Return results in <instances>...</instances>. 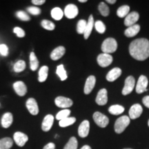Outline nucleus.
<instances>
[{
	"instance_id": "18",
	"label": "nucleus",
	"mask_w": 149,
	"mask_h": 149,
	"mask_svg": "<svg viewBox=\"0 0 149 149\" xmlns=\"http://www.w3.org/2000/svg\"><path fill=\"white\" fill-rule=\"evenodd\" d=\"M54 122V117L52 115H47L43 120L42 129L43 131L48 132L51 129Z\"/></svg>"
},
{
	"instance_id": "19",
	"label": "nucleus",
	"mask_w": 149,
	"mask_h": 149,
	"mask_svg": "<svg viewBox=\"0 0 149 149\" xmlns=\"http://www.w3.org/2000/svg\"><path fill=\"white\" fill-rule=\"evenodd\" d=\"M66 53V49L64 46H58L52 51L51 53V58L53 60H58L64 56Z\"/></svg>"
},
{
	"instance_id": "29",
	"label": "nucleus",
	"mask_w": 149,
	"mask_h": 149,
	"mask_svg": "<svg viewBox=\"0 0 149 149\" xmlns=\"http://www.w3.org/2000/svg\"><path fill=\"white\" fill-rule=\"evenodd\" d=\"M56 73H57L58 77L60 78L61 81H64L67 79V73L66 70H65L64 65L60 64L57 67V70H56Z\"/></svg>"
},
{
	"instance_id": "12",
	"label": "nucleus",
	"mask_w": 149,
	"mask_h": 149,
	"mask_svg": "<svg viewBox=\"0 0 149 149\" xmlns=\"http://www.w3.org/2000/svg\"><path fill=\"white\" fill-rule=\"evenodd\" d=\"M26 107L31 115H37L39 113V107L34 98H29L26 101Z\"/></svg>"
},
{
	"instance_id": "16",
	"label": "nucleus",
	"mask_w": 149,
	"mask_h": 149,
	"mask_svg": "<svg viewBox=\"0 0 149 149\" xmlns=\"http://www.w3.org/2000/svg\"><path fill=\"white\" fill-rule=\"evenodd\" d=\"M96 82V78L95 76L91 75L87 78L86 81L85 86H84V93L86 95H88L91 93V91H93V89L94 88Z\"/></svg>"
},
{
	"instance_id": "6",
	"label": "nucleus",
	"mask_w": 149,
	"mask_h": 149,
	"mask_svg": "<svg viewBox=\"0 0 149 149\" xmlns=\"http://www.w3.org/2000/svg\"><path fill=\"white\" fill-rule=\"evenodd\" d=\"M97 63L101 67L105 68L110 66L113 62V57L110 55V54L107 53H102L98 55L97 59Z\"/></svg>"
},
{
	"instance_id": "20",
	"label": "nucleus",
	"mask_w": 149,
	"mask_h": 149,
	"mask_svg": "<svg viewBox=\"0 0 149 149\" xmlns=\"http://www.w3.org/2000/svg\"><path fill=\"white\" fill-rule=\"evenodd\" d=\"M121 74H122V70L120 68H114L108 72L106 78L109 81H114L120 77Z\"/></svg>"
},
{
	"instance_id": "17",
	"label": "nucleus",
	"mask_w": 149,
	"mask_h": 149,
	"mask_svg": "<svg viewBox=\"0 0 149 149\" xmlns=\"http://www.w3.org/2000/svg\"><path fill=\"white\" fill-rule=\"evenodd\" d=\"M14 90L19 96H24L27 93L26 86L25 85L23 81H18L14 83L13 84Z\"/></svg>"
},
{
	"instance_id": "30",
	"label": "nucleus",
	"mask_w": 149,
	"mask_h": 149,
	"mask_svg": "<svg viewBox=\"0 0 149 149\" xmlns=\"http://www.w3.org/2000/svg\"><path fill=\"white\" fill-rule=\"evenodd\" d=\"M64 13L60 8H54L51 10V16L55 20H60L63 17Z\"/></svg>"
},
{
	"instance_id": "13",
	"label": "nucleus",
	"mask_w": 149,
	"mask_h": 149,
	"mask_svg": "<svg viewBox=\"0 0 149 149\" xmlns=\"http://www.w3.org/2000/svg\"><path fill=\"white\" fill-rule=\"evenodd\" d=\"M139 18V15L137 12H132L128 15L124 19V25L129 27L135 25L136 22L138 21Z\"/></svg>"
},
{
	"instance_id": "26",
	"label": "nucleus",
	"mask_w": 149,
	"mask_h": 149,
	"mask_svg": "<svg viewBox=\"0 0 149 149\" xmlns=\"http://www.w3.org/2000/svg\"><path fill=\"white\" fill-rule=\"evenodd\" d=\"M48 67L46 66H42L39 71V77L38 80L40 82H44L45 81L48 77Z\"/></svg>"
},
{
	"instance_id": "5",
	"label": "nucleus",
	"mask_w": 149,
	"mask_h": 149,
	"mask_svg": "<svg viewBox=\"0 0 149 149\" xmlns=\"http://www.w3.org/2000/svg\"><path fill=\"white\" fill-rule=\"evenodd\" d=\"M135 84V79L133 76H128L125 80V84L124 86L122 89V94L124 95H127L131 93L133 91Z\"/></svg>"
},
{
	"instance_id": "28",
	"label": "nucleus",
	"mask_w": 149,
	"mask_h": 149,
	"mask_svg": "<svg viewBox=\"0 0 149 149\" xmlns=\"http://www.w3.org/2000/svg\"><path fill=\"white\" fill-rule=\"evenodd\" d=\"M130 11V7L127 5L122 6L117 9V16L120 17H126V16L129 14Z\"/></svg>"
},
{
	"instance_id": "34",
	"label": "nucleus",
	"mask_w": 149,
	"mask_h": 149,
	"mask_svg": "<svg viewBox=\"0 0 149 149\" xmlns=\"http://www.w3.org/2000/svg\"><path fill=\"white\" fill-rule=\"evenodd\" d=\"M26 68V63L23 60H19L14 65V71L16 72H21Z\"/></svg>"
},
{
	"instance_id": "10",
	"label": "nucleus",
	"mask_w": 149,
	"mask_h": 149,
	"mask_svg": "<svg viewBox=\"0 0 149 149\" xmlns=\"http://www.w3.org/2000/svg\"><path fill=\"white\" fill-rule=\"evenodd\" d=\"M13 138L16 144L20 147L24 146L26 144V143L27 142L28 140H29L28 136L26 134L22 133V132H16L14 134Z\"/></svg>"
},
{
	"instance_id": "22",
	"label": "nucleus",
	"mask_w": 149,
	"mask_h": 149,
	"mask_svg": "<svg viewBox=\"0 0 149 149\" xmlns=\"http://www.w3.org/2000/svg\"><path fill=\"white\" fill-rule=\"evenodd\" d=\"M139 31H140V26H139V25H138V24H135V25L128 27L125 30L124 35L127 37H133L135 36L136 35L138 34Z\"/></svg>"
},
{
	"instance_id": "38",
	"label": "nucleus",
	"mask_w": 149,
	"mask_h": 149,
	"mask_svg": "<svg viewBox=\"0 0 149 149\" xmlns=\"http://www.w3.org/2000/svg\"><path fill=\"white\" fill-rule=\"evenodd\" d=\"M95 27L96 31L101 34H103L106 31V26L102 21H97L95 23Z\"/></svg>"
},
{
	"instance_id": "37",
	"label": "nucleus",
	"mask_w": 149,
	"mask_h": 149,
	"mask_svg": "<svg viewBox=\"0 0 149 149\" xmlns=\"http://www.w3.org/2000/svg\"><path fill=\"white\" fill-rule=\"evenodd\" d=\"M41 25L45 29L48 31H53V30L55 29V26L53 22L49 21V20H46V19H44L42 20V22H41Z\"/></svg>"
},
{
	"instance_id": "27",
	"label": "nucleus",
	"mask_w": 149,
	"mask_h": 149,
	"mask_svg": "<svg viewBox=\"0 0 149 149\" xmlns=\"http://www.w3.org/2000/svg\"><path fill=\"white\" fill-rule=\"evenodd\" d=\"M109 111L112 115H118L124 111V108L120 105H113L109 107Z\"/></svg>"
},
{
	"instance_id": "41",
	"label": "nucleus",
	"mask_w": 149,
	"mask_h": 149,
	"mask_svg": "<svg viewBox=\"0 0 149 149\" xmlns=\"http://www.w3.org/2000/svg\"><path fill=\"white\" fill-rule=\"evenodd\" d=\"M13 32L14 33H15V34L17 35L18 37H20V38H22V37H24L25 36V32H24V31L19 27L15 28L13 30Z\"/></svg>"
},
{
	"instance_id": "15",
	"label": "nucleus",
	"mask_w": 149,
	"mask_h": 149,
	"mask_svg": "<svg viewBox=\"0 0 149 149\" xmlns=\"http://www.w3.org/2000/svg\"><path fill=\"white\" fill-rule=\"evenodd\" d=\"M89 130H90V123L88 120L83 121L78 128V134L79 137H87L89 134Z\"/></svg>"
},
{
	"instance_id": "9",
	"label": "nucleus",
	"mask_w": 149,
	"mask_h": 149,
	"mask_svg": "<svg viewBox=\"0 0 149 149\" xmlns=\"http://www.w3.org/2000/svg\"><path fill=\"white\" fill-rule=\"evenodd\" d=\"M143 112V109L141 106L139 104H135L130 107L129 110V117L132 120H135L140 117Z\"/></svg>"
},
{
	"instance_id": "3",
	"label": "nucleus",
	"mask_w": 149,
	"mask_h": 149,
	"mask_svg": "<svg viewBox=\"0 0 149 149\" xmlns=\"http://www.w3.org/2000/svg\"><path fill=\"white\" fill-rule=\"evenodd\" d=\"M130 122V119L129 117L124 116L120 117L116 120L115 123V133L120 134L124 131V130L127 128V126L129 125Z\"/></svg>"
},
{
	"instance_id": "8",
	"label": "nucleus",
	"mask_w": 149,
	"mask_h": 149,
	"mask_svg": "<svg viewBox=\"0 0 149 149\" xmlns=\"http://www.w3.org/2000/svg\"><path fill=\"white\" fill-rule=\"evenodd\" d=\"M55 103L56 106L59 108H69L73 104L70 99L63 96L57 97L55 100Z\"/></svg>"
},
{
	"instance_id": "48",
	"label": "nucleus",
	"mask_w": 149,
	"mask_h": 149,
	"mask_svg": "<svg viewBox=\"0 0 149 149\" xmlns=\"http://www.w3.org/2000/svg\"><path fill=\"white\" fill-rule=\"evenodd\" d=\"M79 2H81V3H84V2H86V0H79Z\"/></svg>"
},
{
	"instance_id": "31",
	"label": "nucleus",
	"mask_w": 149,
	"mask_h": 149,
	"mask_svg": "<svg viewBox=\"0 0 149 149\" xmlns=\"http://www.w3.org/2000/svg\"><path fill=\"white\" fill-rule=\"evenodd\" d=\"M76 122L75 117H67L66 119L59 121V125L61 127H67V126H69L72 124H73L74 122Z\"/></svg>"
},
{
	"instance_id": "44",
	"label": "nucleus",
	"mask_w": 149,
	"mask_h": 149,
	"mask_svg": "<svg viewBox=\"0 0 149 149\" xmlns=\"http://www.w3.org/2000/svg\"><path fill=\"white\" fill-rule=\"evenodd\" d=\"M43 149H55V144L54 143L50 142L46 144Z\"/></svg>"
},
{
	"instance_id": "11",
	"label": "nucleus",
	"mask_w": 149,
	"mask_h": 149,
	"mask_svg": "<svg viewBox=\"0 0 149 149\" xmlns=\"http://www.w3.org/2000/svg\"><path fill=\"white\" fill-rule=\"evenodd\" d=\"M78 13V8L74 4L67 5L64 9V15L68 19H73L77 17Z\"/></svg>"
},
{
	"instance_id": "24",
	"label": "nucleus",
	"mask_w": 149,
	"mask_h": 149,
	"mask_svg": "<svg viewBox=\"0 0 149 149\" xmlns=\"http://www.w3.org/2000/svg\"><path fill=\"white\" fill-rule=\"evenodd\" d=\"M13 145V141L10 137L0 139V149H10Z\"/></svg>"
},
{
	"instance_id": "42",
	"label": "nucleus",
	"mask_w": 149,
	"mask_h": 149,
	"mask_svg": "<svg viewBox=\"0 0 149 149\" xmlns=\"http://www.w3.org/2000/svg\"><path fill=\"white\" fill-rule=\"evenodd\" d=\"M0 54L3 56H7L8 54V48L6 44H0Z\"/></svg>"
},
{
	"instance_id": "14",
	"label": "nucleus",
	"mask_w": 149,
	"mask_h": 149,
	"mask_svg": "<svg viewBox=\"0 0 149 149\" xmlns=\"http://www.w3.org/2000/svg\"><path fill=\"white\" fill-rule=\"evenodd\" d=\"M96 103L100 106H104L107 104L108 102V93L107 89L102 88L99 91L95 100Z\"/></svg>"
},
{
	"instance_id": "46",
	"label": "nucleus",
	"mask_w": 149,
	"mask_h": 149,
	"mask_svg": "<svg viewBox=\"0 0 149 149\" xmlns=\"http://www.w3.org/2000/svg\"><path fill=\"white\" fill-rule=\"evenodd\" d=\"M107 2L111 3V4H113V3L116 2V1H115V0H107Z\"/></svg>"
},
{
	"instance_id": "49",
	"label": "nucleus",
	"mask_w": 149,
	"mask_h": 149,
	"mask_svg": "<svg viewBox=\"0 0 149 149\" xmlns=\"http://www.w3.org/2000/svg\"><path fill=\"white\" fill-rule=\"evenodd\" d=\"M148 127H149V120H148Z\"/></svg>"
},
{
	"instance_id": "2",
	"label": "nucleus",
	"mask_w": 149,
	"mask_h": 149,
	"mask_svg": "<svg viewBox=\"0 0 149 149\" xmlns=\"http://www.w3.org/2000/svg\"><path fill=\"white\" fill-rule=\"evenodd\" d=\"M117 49V41L114 38L106 39L102 44V51L104 53L111 54L114 53Z\"/></svg>"
},
{
	"instance_id": "47",
	"label": "nucleus",
	"mask_w": 149,
	"mask_h": 149,
	"mask_svg": "<svg viewBox=\"0 0 149 149\" xmlns=\"http://www.w3.org/2000/svg\"><path fill=\"white\" fill-rule=\"evenodd\" d=\"M81 149H92V148H91L89 146H88V145H85V146H84Z\"/></svg>"
},
{
	"instance_id": "4",
	"label": "nucleus",
	"mask_w": 149,
	"mask_h": 149,
	"mask_svg": "<svg viewBox=\"0 0 149 149\" xmlns=\"http://www.w3.org/2000/svg\"><path fill=\"white\" fill-rule=\"evenodd\" d=\"M93 117L97 125L101 128L107 127L109 123V119L108 118V117L100 112H95L93 114Z\"/></svg>"
},
{
	"instance_id": "1",
	"label": "nucleus",
	"mask_w": 149,
	"mask_h": 149,
	"mask_svg": "<svg viewBox=\"0 0 149 149\" xmlns=\"http://www.w3.org/2000/svg\"><path fill=\"white\" fill-rule=\"evenodd\" d=\"M130 55L138 61H144L149 57V41L147 39H137L130 43Z\"/></svg>"
},
{
	"instance_id": "21",
	"label": "nucleus",
	"mask_w": 149,
	"mask_h": 149,
	"mask_svg": "<svg viewBox=\"0 0 149 149\" xmlns=\"http://www.w3.org/2000/svg\"><path fill=\"white\" fill-rule=\"evenodd\" d=\"M13 121V117L12 113H6L5 114H3L2 118H1V126H2L3 128H8L11 126Z\"/></svg>"
},
{
	"instance_id": "23",
	"label": "nucleus",
	"mask_w": 149,
	"mask_h": 149,
	"mask_svg": "<svg viewBox=\"0 0 149 149\" xmlns=\"http://www.w3.org/2000/svg\"><path fill=\"white\" fill-rule=\"evenodd\" d=\"M93 26H94V19H93L92 15H91L88 17V22H87L85 32L84 33V39H86V40L88 39V37H90L93 29Z\"/></svg>"
},
{
	"instance_id": "25",
	"label": "nucleus",
	"mask_w": 149,
	"mask_h": 149,
	"mask_svg": "<svg viewBox=\"0 0 149 149\" xmlns=\"http://www.w3.org/2000/svg\"><path fill=\"white\" fill-rule=\"evenodd\" d=\"M39 66V61L37 59L36 55L34 52H32L30 54V67L33 71L36 70Z\"/></svg>"
},
{
	"instance_id": "33",
	"label": "nucleus",
	"mask_w": 149,
	"mask_h": 149,
	"mask_svg": "<svg viewBox=\"0 0 149 149\" xmlns=\"http://www.w3.org/2000/svg\"><path fill=\"white\" fill-rule=\"evenodd\" d=\"M78 142L77 139L74 137H70L68 143L65 145L64 149H77Z\"/></svg>"
},
{
	"instance_id": "7",
	"label": "nucleus",
	"mask_w": 149,
	"mask_h": 149,
	"mask_svg": "<svg viewBox=\"0 0 149 149\" xmlns=\"http://www.w3.org/2000/svg\"><path fill=\"white\" fill-rule=\"evenodd\" d=\"M148 79L146 76L141 75L139 77L137 86H136V92L138 94L146 92L147 91V86H148Z\"/></svg>"
},
{
	"instance_id": "50",
	"label": "nucleus",
	"mask_w": 149,
	"mask_h": 149,
	"mask_svg": "<svg viewBox=\"0 0 149 149\" xmlns=\"http://www.w3.org/2000/svg\"><path fill=\"white\" fill-rule=\"evenodd\" d=\"M124 149H131V148H124Z\"/></svg>"
},
{
	"instance_id": "39",
	"label": "nucleus",
	"mask_w": 149,
	"mask_h": 149,
	"mask_svg": "<svg viewBox=\"0 0 149 149\" xmlns=\"http://www.w3.org/2000/svg\"><path fill=\"white\" fill-rule=\"evenodd\" d=\"M16 16L22 21H29L30 17L24 11H18L16 13Z\"/></svg>"
},
{
	"instance_id": "43",
	"label": "nucleus",
	"mask_w": 149,
	"mask_h": 149,
	"mask_svg": "<svg viewBox=\"0 0 149 149\" xmlns=\"http://www.w3.org/2000/svg\"><path fill=\"white\" fill-rule=\"evenodd\" d=\"M143 104L145 107L149 109V96H145L142 100Z\"/></svg>"
},
{
	"instance_id": "32",
	"label": "nucleus",
	"mask_w": 149,
	"mask_h": 149,
	"mask_svg": "<svg viewBox=\"0 0 149 149\" xmlns=\"http://www.w3.org/2000/svg\"><path fill=\"white\" fill-rule=\"evenodd\" d=\"M98 9L99 11L100 12V13L102 16L104 17H107L109 16L110 10L109 6L106 4V3L104 2H101L98 6Z\"/></svg>"
},
{
	"instance_id": "36",
	"label": "nucleus",
	"mask_w": 149,
	"mask_h": 149,
	"mask_svg": "<svg viewBox=\"0 0 149 149\" xmlns=\"http://www.w3.org/2000/svg\"><path fill=\"white\" fill-rule=\"evenodd\" d=\"M87 22L84 19H80L77 25V31L79 34H84L86 27Z\"/></svg>"
},
{
	"instance_id": "45",
	"label": "nucleus",
	"mask_w": 149,
	"mask_h": 149,
	"mask_svg": "<svg viewBox=\"0 0 149 149\" xmlns=\"http://www.w3.org/2000/svg\"><path fill=\"white\" fill-rule=\"evenodd\" d=\"M45 2V0H33L32 1V3L35 5H42Z\"/></svg>"
},
{
	"instance_id": "40",
	"label": "nucleus",
	"mask_w": 149,
	"mask_h": 149,
	"mask_svg": "<svg viewBox=\"0 0 149 149\" xmlns=\"http://www.w3.org/2000/svg\"><path fill=\"white\" fill-rule=\"evenodd\" d=\"M27 10L29 13L34 15H37L41 13L40 8H37V7H29L27 8Z\"/></svg>"
},
{
	"instance_id": "35",
	"label": "nucleus",
	"mask_w": 149,
	"mask_h": 149,
	"mask_svg": "<svg viewBox=\"0 0 149 149\" xmlns=\"http://www.w3.org/2000/svg\"><path fill=\"white\" fill-rule=\"evenodd\" d=\"M70 114V111L69 109H64L62 111H59L56 115V119L57 120H62L64 119H66L67 117H68Z\"/></svg>"
}]
</instances>
